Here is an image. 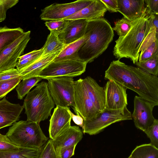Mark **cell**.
<instances>
[{
	"label": "cell",
	"mask_w": 158,
	"mask_h": 158,
	"mask_svg": "<svg viewBox=\"0 0 158 158\" xmlns=\"http://www.w3.org/2000/svg\"><path fill=\"white\" fill-rule=\"evenodd\" d=\"M149 15L145 7L143 14L136 20L128 33L123 36L119 37L115 41L113 54L116 58L119 60L123 58H129L134 64L138 61Z\"/></svg>",
	"instance_id": "cell-3"
},
{
	"label": "cell",
	"mask_w": 158,
	"mask_h": 158,
	"mask_svg": "<svg viewBox=\"0 0 158 158\" xmlns=\"http://www.w3.org/2000/svg\"><path fill=\"white\" fill-rule=\"evenodd\" d=\"M93 0H79L69 3H54L41 10L40 17L44 21L63 20L89 5Z\"/></svg>",
	"instance_id": "cell-9"
},
{
	"label": "cell",
	"mask_w": 158,
	"mask_h": 158,
	"mask_svg": "<svg viewBox=\"0 0 158 158\" xmlns=\"http://www.w3.org/2000/svg\"><path fill=\"white\" fill-rule=\"evenodd\" d=\"M42 79L39 77H36L23 80L16 87L18 98L22 99Z\"/></svg>",
	"instance_id": "cell-28"
},
{
	"label": "cell",
	"mask_w": 158,
	"mask_h": 158,
	"mask_svg": "<svg viewBox=\"0 0 158 158\" xmlns=\"http://www.w3.org/2000/svg\"><path fill=\"white\" fill-rule=\"evenodd\" d=\"M117 2L118 12L131 21L140 18L145 10L144 0H117Z\"/></svg>",
	"instance_id": "cell-18"
},
{
	"label": "cell",
	"mask_w": 158,
	"mask_h": 158,
	"mask_svg": "<svg viewBox=\"0 0 158 158\" xmlns=\"http://www.w3.org/2000/svg\"><path fill=\"white\" fill-rule=\"evenodd\" d=\"M65 46L59 39L58 35L50 31L42 48L43 52L41 56L62 51Z\"/></svg>",
	"instance_id": "cell-26"
},
{
	"label": "cell",
	"mask_w": 158,
	"mask_h": 158,
	"mask_svg": "<svg viewBox=\"0 0 158 158\" xmlns=\"http://www.w3.org/2000/svg\"><path fill=\"white\" fill-rule=\"evenodd\" d=\"M21 148L11 142L6 135L0 133V152L17 151Z\"/></svg>",
	"instance_id": "cell-35"
},
{
	"label": "cell",
	"mask_w": 158,
	"mask_h": 158,
	"mask_svg": "<svg viewBox=\"0 0 158 158\" xmlns=\"http://www.w3.org/2000/svg\"><path fill=\"white\" fill-rule=\"evenodd\" d=\"M83 133L79 126H71L68 129L52 139L57 154L59 156L66 149L77 145L82 138Z\"/></svg>",
	"instance_id": "cell-15"
},
{
	"label": "cell",
	"mask_w": 158,
	"mask_h": 158,
	"mask_svg": "<svg viewBox=\"0 0 158 158\" xmlns=\"http://www.w3.org/2000/svg\"><path fill=\"white\" fill-rule=\"evenodd\" d=\"M88 34L85 32L84 36L79 40L66 46L55 58L54 62L79 59L78 52L81 46L88 40Z\"/></svg>",
	"instance_id": "cell-22"
},
{
	"label": "cell",
	"mask_w": 158,
	"mask_h": 158,
	"mask_svg": "<svg viewBox=\"0 0 158 158\" xmlns=\"http://www.w3.org/2000/svg\"><path fill=\"white\" fill-rule=\"evenodd\" d=\"M136 20L131 21L123 17L115 23L113 30L116 32L119 37L123 36L129 31Z\"/></svg>",
	"instance_id": "cell-31"
},
{
	"label": "cell",
	"mask_w": 158,
	"mask_h": 158,
	"mask_svg": "<svg viewBox=\"0 0 158 158\" xmlns=\"http://www.w3.org/2000/svg\"><path fill=\"white\" fill-rule=\"evenodd\" d=\"M105 80L114 81L137 93L139 96L158 105V77L120 60H113L105 71Z\"/></svg>",
	"instance_id": "cell-1"
},
{
	"label": "cell",
	"mask_w": 158,
	"mask_h": 158,
	"mask_svg": "<svg viewBox=\"0 0 158 158\" xmlns=\"http://www.w3.org/2000/svg\"><path fill=\"white\" fill-rule=\"evenodd\" d=\"M106 7L107 10L110 12H118L117 0H100Z\"/></svg>",
	"instance_id": "cell-41"
},
{
	"label": "cell",
	"mask_w": 158,
	"mask_h": 158,
	"mask_svg": "<svg viewBox=\"0 0 158 158\" xmlns=\"http://www.w3.org/2000/svg\"><path fill=\"white\" fill-rule=\"evenodd\" d=\"M40 51V49L34 50L26 54L23 55L19 57L18 62H20L27 59L38 53Z\"/></svg>",
	"instance_id": "cell-44"
},
{
	"label": "cell",
	"mask_w": 158,
	"mask_h": 158,
	"mask_svg": "<svg viewBox=\"0 0 158 158\" xmlns=\"http://www.w3.org/2000/svg\"><path fill=\"white\" fill-rule=\"evenodd\" d=\"M41 148H21L17 151L0 152V158H39Z\"/></svg>",
	"instance_id": "cell-25"
},
{
	"label": "cell",
	"mask_w": 158,
	"mask_h": 158,
	"mask_svg": "<svg viewBox=\"0 0 158 158\" xmlns=\"http://www.w3.org/2000/svg\"><path fill=\"white\" fill-rule=\"evenodd\" d=\"M36 86L27 94L23 106L27 120L39 123L51 116L55 104L49 92L47 82L43 81Z\"/></svg>",
	"instance_id": "cell-4"
},
{
	"label": "cell",
	"mask_w": 158,
	"mask_h": 158,
	"mask_svg": "<svg viewBox=\"0 0 158 158\" xmlns=\"http://www.w3.org/2000/svg\"><path fill=\"white\" fill-rule=\"evenodd\" d=\"M87 64L79 59L52 61L42 70L39 77L47 79L59 77L79 76L85 71Z\"/></svg>",
	"instance_id": "cell-8"
},
{
	"label": "cell",
	"mask_w": 158,
	"mask_h": 158,
	"mask_svg": "<svg viewBox=\"0 0 158 158\" xmlns=\"http://www.w3.org/2000/svg\"><path fill=\"white\" fill-rule=\"evenodd\" d=\"M31 31L24 32L5 48L0 54V73L15 68L19 57L30 39Z\"/></svg>",
	"instance_id": "cell-10"
},
{
	"label": "cell",
	"mask_w": 158,
	"mask_h": 158,
	"mask_svg": "<svg viewBox=\"0 0 158 158\" xmlns=\"http://www.w3.org/2000/svg\"><path fill=\"white\" fill-rule=\"evenodd\" d=\"M18 0H0V23L6 18L7 10L16 5Z\"/></svg>",
	"instance_id": "cell-38"
},
{
	"label": "cell",
	"mask_w": 158,
	"mask_h": 158,
	"mask_svg": "<svg viewBox=\"0 0 158 158\" xmlns=\"http://www.w3.org/2000/svg\"><path fill=\"white\" fill-rule=\"evenodd\" d=\"M85 32L89 38L77 54L79 59L87 64L105 51L112 41L114 33L109 23L104 18L88 20Z\"/></svg>",
	"instance_id": "cell-2"
},
{
	"label": "cell",
	"mask_w": 158,
	"mask_h": 158,
	"mask_svg": "<svg viewBox=\"0 0 158 158\" xmlns=\"http://www.w3.org/2000/svg\"><path fill=\"white\" fill-rule=\"evenodd\" d=\"M22 80L21 76L0 81V99L6 96L15 88Z\"/></svg>",
	"instance_id": "cell-30"
},
{
	"label": "cell",
	"mask_w": 158,
	"mask_h": 158,
	"mask_svg": "<svg viewBox=\"0 0 158 158\" xmlns=\"http://www.w3.org/2000/svg\"><path fill=\"white\" fill-rule=\"evenodd\" d=\"M135 64L145 73L157 77L158 52L150 58L143 61H138Z\"/></svg>",
	"instance_id": "cell-29"
},
{
	"label": "cell",
	"mask_w": 158,
	"mask_h": 158,
	"mask_svg": "<svg viewBox=\"0 0 158 158\" xmlns=\"http://www.w3.org/2000/svg\"><path fill=\"white\" fill-rule=\"evenodd\" d=\"M23 108V105L12 103L4 97L0 101V129L11 126L19 120Z\"/></svg>",
	"instance_id": "cell-17"
},
{
	"label": "cell",
	"mask_w": 158,
	"mask_h": 158,
	"mask_svg": "<svg viewBox=\"0 0 158 158\" xmlns=\"http://www.w3.org/2000/svg\"><path fill=\"white\" fill-rule=\"evenodd\" d=\"M6 135L21 148H41L48 140L39 123L27 120L14 123Z\"/></svg>",
	"instance_id": "cell-5"
},
{
	"label": "cell",
	"mask_w": 158,
	"mask_h": 158,
	"mask_svg": "<svg viewBox=\"0 0 158 158\" xmlns=\"http://www.w3.org/2000/svg\"><path fill=\"white\" fill-rule=\"evenodd\" d=\"M68 107L56 106L49 120V133L53 139L71 127L72 118L68 110Z\"/></svg>",
	"instance_id": "cell-14"
},
{
	"label": "cell",
	"mask_w": 158,
	"mask_h": 158,
	"mask_svg": "<svg viewBox=\"0 0 158 158\" xmlns=\"http://www.w3.org/2000/svg\"><path fill=\"white\" fill-rule=\"evenodd\" d=\"M132 158H158V149L149 144L136 147L130 155Z\"/></svg>",
	"instance_id": "cell-27"
},
{
	"label": "cell",
	"mask_w": 158,
	"mask_h": 158,
	"mask_svg": "<svg viewBox=\"0 0 158 158\" xmlns=\"http://www.w3.org/2000/svg\"><path fill=\"white\" fill-rule=\"evenodd\" d=\"M68 22V20H61L46 21L45 24L51 32L58 35L64 31Z\"/></svg>",
	"instance_id": "cell-32"
},
{
	"label": "cell",
	"mask_w": 158,
	"mask_h": 158,
	"mask_svg": "<svg viewBox=\"0 0 158 158\" xmlns=\"http://www.w3.org/2000/svg\"><path fill=\"white\" fill-rule=\"evenodd\" d=\"M151 32L158 34V14L149 15L146 22L145 38L149 33Z\"/></svg>",
	"instance_id": "cell-36"
},
{
	"label": "cell",
	"mask_w": 158,
	"mask_h": 158,
	"mask_svg": "<svg viewBox=\"0 0 158 158\" xmlns=\"http://www.w3.org/2000/svg\"><path fill=\"white\" fill-rule=\"evenodd\" d=\"M134 109L131 114L135 126L145 132L155 119L152 111L155 106L142 98L135 96L134 100Z\"/></svg>",
	"instance_id": "cell-12"
},
{
	"label": "cell",
	"mask_w": 158,
	"mask_h": 158,
	"mask_svg": "<svg viewBox=\"0 0 158 158\" xmlns=\"http://www.w3.org/2000/svg\"><path fill=\"white\" fill-rule=\"evenodd\" d=\"M132 119L131 113L127 106L118 110L105 108L94 118L89 120H84L82 131L83 133L95 135L113 123Z\"/></svg>",
	"instance_id": "cell-6"
},
{
	"label": "cell",
	"mask_w": 158,
	"mask_h": 158,
	"mask_svg": "<svg viewBox=\"0 0 158 158\" xmlns=\"http://www.w3.org/2000/svg\"><path fill=\"white\" fill-rule=\"evenodd\" d=\"M76 146L74 145L65 150L59 155L60 158H70L74 154Z\"/></svg>",
	"instance_id": "cell-43"
},
{
	"label": "cell",
	"mask_w": 158,
	"mask_h": 158,
	"mask_svg": "<svg viewBox=\"0 0 158 158\" xmlns=\"http://www.w3.org/2000/svg\"><path fill=\"white\" fill-rule=\"evenodd\" d=\"M149 15L158 14V0H144Z\"/></svg>",
	"instance_id": "cell-40"
},
{
	"label": "cell",
	"mask_w": 158,
	"mask_h": 158,
	"mask_svg": "<svg viewBox=\"0 0 158 158\" xmlns=\"http://www.w3.org/2000/svg\"><path fill=\"white\" fill-rule=\"evenodd\" d=\"M128 158H132V156H131V155H130L129 156Z\"/></svg>",
	"instance_id": "cell-45"
},
{
	"label": "cell",
	"mask_w": 158,
	"mask_h": 158,
	"mask_svg": "<svg viewBox=\"0 0 158 158\" xmlns=\"http://www.w3.org/2000/svg\"><path fill=\"white\" fill-rule=\"evenodd\" d=\"M107 11L100 0H93L88 6L63 20L84 19L88 21L103 18Z\"/></svg>",
	"instance_id": "cell-20"
},
{
	"label": "cell",
	"mask_w": 158,
	"mask_h": 158,
	"mask_svg": "<svg viewBox=\"0 0 158 158\" xmlns=\"http://www.w3.org/2000/svg\"><path fill=\"white\" fill-rule=\"evenodd\" d=\"M49 92L56 106L75 107L74 79L68 77H59L47 79Z\"/></svg>",
	"instance_id": "cell-7"
},
{
	"label": "cell",
	"mask_w": 158,
	"mask_h": 158,
	"mask_svg": "<svg viewBox=\"0 0 158 158\" xmlns=\"http://www.w3.org/2000/svg\"><path fill=\"white\" fill-rule=\"evenodd\" d=\"M39 158H60L55 150L52 139H49L42 147Z\"/></svg>",
	"instance_id": "cell-33"
},
{
	"label": "cell",
	"mask_w": 158,
	"mask_h": 158,
	"mask_svg": "<svg viewBox=\"0 0 158 158\" xmlns=\"http://www.w3.org/2000/svg\"><path fill=\"white\" fill-rule=\"evenodd\" d=\"M82 82L89 99L100 111H103L106 108L104 88L99 86L96 81L90 77L82 79Z\"/></svg>",
	"instance_id": "cell-19"
},
{
	"label": "cell",
	"mask_w": 158,
	"mask_h": 158,
	"mask_svg": "<svg viewBox=\"0 0 158 158\" xmlns=\"http://www.w3.org/2000/svg\"><path fill=\"white\" fill-rule=\"evenodd\" d=\"M24 32L20 27H0V54L3 51Z\"/></svg>",
	"instance_id": "cell-23"
},
{
	"label": "cell",
	"mask_w": 158,
	"mask_h": 158,
	"mask_svg": "<svg viewBox=\"0 0 158 158\" xmlns=\"http://www.w3.org/2000/svg\"><path fill=\"white\" fill-rule=\"evenodd\" d=\"M43 52V50L42 48L40 49V51L35 54L20 62L17 61L16 67L20 73L21 71L39 59L41 56Z\"/></svg>",
	"instance_id": "cell-37"
},
{
	"label": "cell",
	"mask_w": 158,
	"mask_h": 158,
	"mask_svg": "<svg viewBox=\"0 0 158 158\" xmlns=\"http://www.w3.org/2000/svg\"><path fill=\"white\" fill-rule=\"evenodd\" d=\"M158 37L151 36L147 39L142 43L140 49L138 60L142 62L146 60L158 52Z\"/></svg>",
	"instance_id": "cell-24"
},
{
	"label": "cell",
	"mask_w": 158,
	"mask_h": 158,
	"mask_svg": "<svg viewBox=\"0 0 158 158\" xmlns=\"http://www.w3.org/2000/svg\"><path fill=\"white\" fill-rule=\"evenodd\" d=\"M18 70L14 68L0 73V81L10 79L21 76Z\"/></svg>",
	"instance_id": "cell-39"
},
{
	"label": "cell",
	"mask_w": 158,
	"mask_h": 158,
	"mask_svg": "<svg viewBox=\"0 0 158 158\" xmlns=\"http://www.w3.org/2000/svg\"><path fill=\"white\" fill-rule=\"evenodd\" d=\"M68 110L71 115L73 122L78 126L82 128L84 126V119L78 113L77 115L74 114L70 110V108L68 107Z\"/></svg>",
	"instance_id": "cell-42"
},
{
	"label": "cell",
	"mask_w": 158,
	"mask_h": 158,
	"mask_svg": "<svg viewBox=\"0 0 158 158\" xmlns=\"http://www.w3.org/2000/svg\"><path fill=\"white\" fill-rule=\"evenodd\" d=\"M61 51L41 56L33 64L20 73L22 80L26 78L39 77L42 70L53 61Z\"/></svg>",
	"instance_id": "cell-21"
},
{
	"label": "cell",
	"mask_w": 158,
	"mask_h": 158,
	"mask_svg": "<svg viewBox=\"0 0 158 158\" xmlns=\"http://www.w3.org/2000/svg\"><path fill=\"white\" fill-rule=\"evenodd\" d=\"M68 20L65 29L58 35L59 39L66 46L84 36L88 23V20L84 19Z\"/></svg>",
	"instance_id": "cell-16"
},
{
	"label": "cell",
	"mask_w": 158,
	"mask_h": 158,
	"mask_svg": "<svg viewBox=\"0 0 158 158\" xmlns=\"http://www.w3.org/2000/svg\"><path fill=\"white\" fill-rule=\"evenodd\" d=\"M150 140V144L158 149V120L154 123L145 132Z\"/></svg>",
	"instance_id": "cell-34"
},
{
	"label": "cell",
	"mask_w": 158,
	"mask_h": 158,
	"mask_svg": "<svg viewBox=\"0 0 158 158\" xmlns=\"http://www.w3.org/2000/svg\"><path fill=\"white\" fill-rule=\"evenodd\" d=\"M104 88L106 109L118 110L127 106V89L125 86L114 81L108 80Z\"/></svg>",
	"instance_id": "cell-13"
},
{
	"label": "cell",
	"mask_w": 158,
	"mask_h": 158,
	"mask_svg": "<svg viewBox=\"0 0 158 158\" xmlns=\"http://www.w3.org/2000/svg\"><path fill=\"white\" fill-rule=\"evenodd\" d=\"M74 97L75 105L73 109L79 114L84 120L94 118L100 112L89 99L85 89L82 79L80 78L73 83Z\"/></svg>",
	"instance_id": "cell-11"
}]
</instances>
